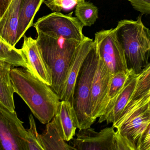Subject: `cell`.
Instances as JSON below:
<instances>
[{"mask_svg": "<svg viewBox=\"0 0 150 150\" xmlns=\"http://www.w3.org/2000/svg\"><path fill=\"white\" fill-rule=\"evenodd\" d=\"M0 62L8 63L13 67H22L30 70L28 60L22 50L1 41H0Z\"/></svg>", "mask_w": 150, "mask_h": 150, "instance_id": "d6986e66", "label": "cell"}, {"mask_svg": "<svg viewBox=\"0 0 150 150\" xmlns=\"http://www.w3.org/2000/svg\"><path fill=\"white\" fill-rule=\"evenodd\" d=\"M94 44L93 39L85 36L76 48L62 86L59 97L60 101H68L73 104L77 79L82 64Z\"/></svg>", "mask_w": 150, "mask_h": 150, "instance_id": "8fae6325", "label": "cell"}, {"mask_svg": "<svg viewBox=\"0 0 150 150\" xmlns=\"http://www.w3.org/2000/svg\"><path fill=\"white\" fill-rule=\"evenodd\" d=\"M21 50L24 53L30 67V70L36 77L47 85L51 86V71L42 57L36 39L24 35Z\"/></svg>", "mask_w": 150, "mask_h": 150, "instance_id": "7c38bea8", "label": "cell"}, {"mask_svg": "<svg viewBox=\"0 0 150 150\" xmlns=\"http://www.w3.org/2000/svg\"><path fill=\"white\" fill-rule=\"evenodd\" d=\"M44 0H21L19 13L17 42L24 36L26 31L33 26L35 16Z\"/></svg>", "mask_w": 150, "mask_h": 150, "instance_id": "ac0fdd59", "label": "cell"}, {"mask_svg": "<svg viewBox=\"0 0 150 150\" xmlns=\"http://www.w3.org/2000/svg\"><path fill=\"white\" fill-rule=\"evenodd\" d=\"M93 41L98 57L111 74L129 71L123 50L117 39L114 29L96 32Z\"/></svg>", "mask_w": 150, "mask_h": 150, "instance_id": "8992f818", "label": "cell"}, {"mask_svg": "<svg viewBox=\"0 0 150 150\" xmlns=\"http://www.w3.org/2000/svg\"><path fill=\"white\" fill-rule=\"evenodd\" d=\"M75 15L83 27H91L98 18V8L93 3L84 1L76 4Z\"/></svg>", "mask_w": 150, "mask_h": 150, "instance_id": "ffe728a7", "label": "cell"}, {"mask_svg": "<svg viewBox=\"0 0 150 150\" xmlns=\"http://www.w3.org/2000/svg\"><path fill=\"white\" fill-rule=\"evenodd\" d=\"M133 8L141 14L148 15L150 14V0H127Z\"/></svg>", "mask_w": 150, "mask_h": 150, "instance_id": "d4e9b609", "label": "cell"}, {"mask_svg": "<svg viewBox=\"0 0 150 150\" xmlns=\"http://www.w3.org/2000/svg\"><path fill=\"white\" fill-rule=\"evenodd\" d=\"M46 124V129L40 134L44 150H74L72 146L64 140L55 116Z\"/></svg>", "mask_w": 150, "mask_h": 150, "instance_id": "2e32d148", "label": "cell"}, {"mask_svg": "<svg viewBox=\"0 0 150 150\" xmlns=\"http://www.w3.org/2000/svg\"><path fill=\"white\" fill-rule=\"evenodd\" d=\"M12 0H0V19L3 16Z\"/></svg>", "mask_w": 150, "mask_h": 150, "instance_id": "4316f807", "label": "cell"}, {"mask_svg": "<svg viewBox=\"0 0 150 150\" xmlns=\"http://www.w3.org/2000/svg\"><path fill=\"white\" fill-rule=\"evenodd\" d=\"M137 150H150V126L143 134Z\"/></svg>", "mask_w": 150, "mask_h": 150, "instance_id": "484cf974", "label": "cell"}, {"mask_svg": "<svg viewBox=\"0 0 150 150\" xmlns=\"http://www.w3.org/2000/svg\"><path fill=\"white\" fill-rule=\"evenodd\" d=\"M150 126V103L122 114L112 124L116 132L133 144L137 150L143 134Z\"/></svg>", "mask_w": 150, "mask_h": 150, "instance_id": "52a82bcc", "label": "cell"}, {"mask_svg": "<svg viewBox=\"0 0 150 150\" xmlns=\"http://www.w3.org/2000/svg\"><path fill=\"white\" fill-rule=\"evenodd\" d=\"M73 138L74 150H115V131L107 127L99 132L91 127L79 129Z\"/></svg>", "mask_w": 150, "mask_h": 150, "instance_id": "9c48e42d", "label": "cell"}, {"mask_svg": "<svg viewBox=\"0 0 150 150\" xmlns=\"http://www.w3.org/2000/svg\"><path fill=\"white\" fill-rule=\"evenodd\" d=\"M12 67H13L8 63L0 62V104L14 112L15 91L10 74Z\"/></svg>", "mask_w": 150, "mask_h": 150, "instance_id": "e0dca14e", "label": "cell"}, {"mask_svg": "<svg viewBox=\"0 0 150 150\" xmlns=\"http://www.w3.org/2000/svg\"><path fill=\"white\" fill-rule=\"evenodd\" d=\"M38 46L44 60L51 71V87L59 97L69 66L80 42L64 40L42 33H38Z\"/></svg>", "mask_w": 150, "mask_h": 150, "instance_id": "3957f363", "label": "cell"}, {"mask_svg": "<svg viewBox=\"0 0 150 150\" xmlns=\"http://www.w3.org/2000/svg\"><path fill=\"white\" fill-rule=\"evenodd\" d=\"M84 1L85 0H44V3L52 11L60 12L63 9H69Z\"/></svg>", "mask_w": 150, "mask_h": 150, "instance_id": "cb8c5ba5", "label": "cell"}, {"mask_svg": "<svg viewBox=\"0 0 150 150\" xmlns=\"http://www.w3.org/2000/svg\"><path fill=\"white\" fill-rule=\"evenodd\" d=\"M54 116L57 119L64 140L70 141L76 135L78 120L73 105L68 101L61 100Z\"/></svg>", "mask_w": 150, "mask_h": 150, "instance_id": "9a60e30c", "label": "cell"}, {"mask_svg": "<svg viewBox=\"0 0 150 150\" xmlns=\"http://www.w3.org/2000/svg\"><path fill=\"white\" fill-rule=\"evenodd\" d=\"M114 29L128 66L135 73H139L148 64L150 51V30L144 25L142 16L136 21H119Z\"/></svg>", "mask_w": 150, "mask_h": 150, "instance_id": "7a4b0ae2", "label": "cell"}, {"mask_svg": "<svg viewBox=\"0 0 150 150\" xmlns=\"http://www.w3.org/2000/svg\"><path fill=\"white\" fill-rule=\"evenodd\" d=\"M21 0H12L0 19V41L13 47L17 43V34Z\"/></svg>", "mask_w": 150, "mask_h": 150, "instance_id": "5bb4252c", "label": "cell"}, {"mask_svg": "<svg viewBox=\"0 0 150 150\" xmlns=\"http://www.w3.org/2000/svg\"><path fill=\"white\" fill-rule=\"evenodd\" d=\"M150 91V65L148 63L139 73V77L132 100L139 98Z\"/></svg>", "mask_w": 150, "mask_h": 150, "instance_id": "7402d4cb", "label": "cell"}, {"mask_svg": "<svg viewBox=\"0 0 150 150\" xmlns=\"http://www.w3.org/2000/svg\"><path fill=\"white\" fill-rule=\"evenodd\" d=\"M129 68L128 71L119 72L111 74L107 94L105 110L122 91L128 78L131 74L134 72L132 69Z\"/></svg>", "mask_w": 150, "mask_h": 150, "instance_id": "44dd1931", "label": "cell"}, {"mask_svg": "<svg viewBox=\"0 0 150 150\" xmlns=\"http://www.w3.org/2000/svg\"><path fill=\"white\" fill-rule=\"evenodd\" d=\"M23 124L16 111L0 104V150H28Z\"/></svg>", "mask_w": 150, "mask_h": 150, "instance_id": "ba28073f", "label": "cell"}, {"mask_svg": "<svg viewBox=\"0 0 150 150\" xmlns=\"http://www.w3.org/2000/svg\"><path fill=\"white\" fill-rule=\"evenodd\" d=\"M138 77L139 73L134 72L130 74L122 91L107 107L104 114L99 117V123L106 121L108 124H113L117 120L127 104L132 100Z\"/></svg>", "mask_w": 150, "mask_h": 150, "instance_id": "4fadbf2b", "label": "cell"}, {"mask_svg": "<svg viewBox=\"0 0 150 150\" xmlns=\"http://www.w3.org/2000/svg\"><path fill=\"white\" fill-rule=\"evenodd\" d=\"M72 14L65 15L54 12L39 18L33 26L37 33L64 40L81 42L85 37L82 32L83 26Z\"/></svg>", "mask_w": 150, "mask_h": 150, "instance_id": "5b68a950", "label": "cell"}, {"mask_svg": "<svg viewBox=\"0 0 150 150\" xmlns=\"http://www.w3.org/2000/svg\"><path fill=\"white\" fill-rule=\"evenodd\" d=\"M29 123L30 127L27 130L26 137L28 150H44L40 134L38 132L35 122L32 115L29 116Z\"/></svg>", "mask_w": 150, "mask_h": 150, "instance_id": "603a6c76", "label": "cell"}, {"mask_svg": "<svg viewBox=\"0 0 150 150\" xmlns=\"http://www.w3.org/2000/svg\"><path fill=\"white\" fill-rule=\"evenodd\" d=\"M11 78L15 93L26 103L42 123H48L56 114L60 102L50 86L40 80L27 68L12 67Z\"/></svg>", "mask_w": 150, "mask_h": 150, "instance_id": "6da1fadb", "label": "cell"}, {"mask_svg": "<svg viewBox=\"0 0 150 150\" xmlns=\"http://www.w3.org/2000/svg\"><path fill=\"white\" fill-rule=\"evenodd\" d=\"M111 74L98 57V62L92 82L90 101L91 117L95 121L105 111Z\"/></svg>", "mask_w": 150, "mask_h": 150, "instance_id": "30bf717a", "label": "cell"}, {"mask_svg": "<svg viewBox=\"0 0 150 150\" xmlns=\"http://www.w3.org/2000/svg\"><path fill=\"white\" fill-rule=\"evenodd\" d=\"M97 62L98 55L94 44L82 64L75 86L73 105L79 129L91 127L95 122L91 117L90 101L92 82Z\"/></svg>", "mask_w": 150, "mask_h": 150, "instance_id": "277c9868", "label": "cell"}]
</instances>
